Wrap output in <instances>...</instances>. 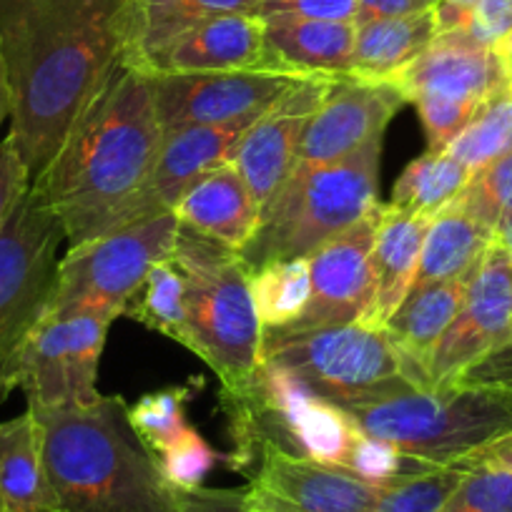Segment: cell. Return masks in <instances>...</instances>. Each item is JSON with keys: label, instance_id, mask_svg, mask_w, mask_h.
I'll return each instance as SVG.
<instances>
[{"label": "cell", "instance_id": "obj_1", "mask_svg": "<svg viewBox=\"0 0 512 512\" xmlns=\"http://www.w3.org/2000/svg\"><path fill=\"white\" fill-rule=\"evenodd\" d=\"M136 0H0V58L11 88V136L31 181L56 161L78 118L128 58Z\"/></svg>", "mask_w": 512, "mask_h": 512}, {"label": "cell", "instance_id": "obj_2", "mask_svg": "<svg viewBox=\"0 0 512 512\" xmlns=\"http://www.w3.org/2000/svg\"><path fill=\"white\" fill-rule=\"evenodd\" d=\"M161 139L151 71L128 58L78 118L46 174L31 181L61 216L68 249L116 231L151 176Z\"/></svg>", "mask_w": 512, "mask_h": 512}, {"label": "cell", "instance_id": "obj_3", "mask_svg": "<svg viewBox=\"0 0 512 512\" xmlns=\"http://www.w3.org/2000/svg\"><path fill=\"white\" fill-rule=\"evenodd\" d=\"M28 410L41 432L51 512H181L179 490L131 425L123 397Z\"/></svg>", "mask_w": 512, "mask_h": 512}, {"label": "cell", "instance_id": "obj_4", "mask_svg": "<svg viewBox=\"0 0 512 512\" xmlns=\"http://www.w3.org/2000/svg\"><path fill=\"white\" fill-rule=\"evenodd\" d=\"M186 284V349L236 392L254 379L262 362V322L251 294V272L236 249L179 226L171 251Z\"/></svg>", "mask_w": 512, "mask_h": 512}, {"label": "cell", "instance_id": "obj_5", "mask_svg": "<svg viewBox=\"0 0 512 512\" xmlns=\"http://www.w3.org/2000/svg\"><path fill=\"white\" fill-rule=\"evenodd\" d=\"M382 141L349 159L297 166L259 214L254 239L239 251L251 274L272 262L309 259L379 204Z\"/></svg>", "mask_w": 512, "mask_h": 512}, {"label": "cell", "instance_id": "obj_6", "mask_svg": "<svg viewBox=\"0 0 512 512\" xmlns=\"http://www.w3.org/2000/svg\"><path fill=\"white\" fill-rule=\"evenodd\" d=\"M362 435L427 465H455L512 435V395L447 384L339 407Z\"/></svg>", "mask_w": 512, "mask_h": 512}, {"label": "cell", "instance_id": "obj_7", "mask_svg": "<svg viewBox=\"0 0 512 512\" xmlns=\"http://www.w3.org/2000/svg\"><path fill=\"white\" fill-rule=\"evenodd\" d=\"M262 362L287 372L309 395L334 407L417 390L402 374V362L384 329L364 324L264 327Z\"/></svg>", "mask_w": 512, "mask_h": 512}, {"label": "cell", "instance_id": "obj_8", "mask_svg": "<svg viewBox=\"0 0 512 512\" xmlns=\"http://www.w3.org/2000/svg\"><path fill=\"white\" fill-rule=\"evenodd\" d=\"M63 241L61 216L31 184L0 229V402L18 387L23 349L51 312Z\"/></svg>", "mask_w": 512, "mask_h": 512}, {"label": "cell", "instance_id": "obj_9", "mask_svg": "<svg viewBox=\"0 0 512 512\" xmlns=\"http://www.w3.org/2000/svg\"><path fill=\"white\" fill-rule=\"evenodd\" d=\"M179 226L174 214H164L68 249L58 264L51 314H96L111 322L126 314L151 267L171 256Z\"/></svg>", "mask_w": 512, "mask_h": 512}, {"label": "cell", "instance_id": "obj_10", "mask_svg": "<svg viewBox=\"0 0 512 512\" xmlns=\"http://www.w3.org/2000/svg\"><path fill=\"white\" fill-rule=\"evenodd\" d=\"M302 78L287 71H211L161 73L151 71L156 118L164 131L184 126L262 118L272 111Z\"/></svg>", "mask_w": 512, "mask_h": 512}, {"label": "cell", "instance_id": "obj_11", "mask_svg": "<svg viewBox=\"0 0 512 512\" xmlns=\"http://www.w3.org/2000/svg\"><path fill=\"white\" fill-rule=\"evenodd\" d=\"M512 339V256L492 241L467 279L465 299L430 357V390L460 379L470 364L480 362Z\"/></svg>", "mask_w": 512, "mask_h": 512}, {"label": "cell", "instance_id": "obj_12", "mask_svg": "<svg viewBox=\"0 0 512 512\" xmlns=\"http://www.w3.org/2000/svg\"><path fill=\"white\" fill-rule=\"evenodd\" d=\"M241 492L254 512H377L382 485L362 480L347 467L262 445L249 487Z\"/></svg>", "mask_w": 512, "mask_h": 512}, {"label": "cell", "instance_id": "obj_13", "mask_svg": "<svg viewBox=\"0 0 512 512\" xmlns=\"http://www.w3.org/2000/svg\"><path fill=\"white\" fill-rule=\"evenodd\" d=\"M405 103V93L395 81L334 78L327 96L304 123L297 166L337 164L364 146L382 141L390 121Z\"/></svg>", "mask_w": 512, "mask_h": 512}, {"label": "cell", "instance_id": "obj_14", "mask_svg": "<svg viewBox=\"0 0 512 512\" xmlns=\"http://www.w3.org/2000/svg\"><path fill=\"white\" fill-rule=\"evenodd\" d=\"M382 201L362 221L309 256L312 292L304 312L287 329L364 324L374 299L372 244Z\"/></svg>", "mask_w": 512, "mask_h": 512}, {"label": "cell", "instance_id": "obj_15", "mask_svg": "<svg viewBox=\"0 0 512 512\" xmlns=\"http://www.w3.org/2000/svg\"><path fill=\"white\" fill-rule=\"evenodd\" d=\"M256 121L259 118H241V121L216 123V126H184L164 131L151 176L146 179L144 189L134 196V201L121 214L116 231L139 224V221L171 214L181 196L201 176L219 169V166L231 164L241 136Z\"/></svg>", "mask_w": 512, "mask_h": 512}, {"label": "cell", "instance_id": "obj_16", "mask_svg": "<svg viewBox=\"0 0 512 512\" xmlns=\"http://www.w3.org/2000/svg\"><path fill=\"white\" fill-rule=\"evenodd\" d=\"M395 83L402 88L407 103L442 98L480 106L510 81L495 48L477 43L462 28H452L440 31L427 51L395 78Z\"/></svg>", "mask_w": 512, "mask_h": 512}, {"label": "cell", "instance_id": "obj_17", "mask_svg": "<svg viewBox=\"0 0 512 512\" xmlns=\"http://www.w3.org/2000/svg\"><path fill=\"white\" fill-rule=\"evenodd\" d=\"M277 71L267 51L264 21L259 16H216L186 28L159 56L149 71L211 73V71Z\"/></svg>", "mask_w": 512, "mask_h": 512}, {"label": "cell", "instance_id": "obj_18", "mask_svg": "<svg viewBox=\"0 0 512 512\" xmlns=\"http://www.w3.org/2000/svg\"><path fill=\"white\" fill-rule=\"evenodd\" d=\"M465 289L467 279L412 289L390 322L384 324V334L402 362V374L417 390H430V357L455 319Z\"/></svg>", "mask_w": 512, "mask_h": 512}, {"label": "cell", "instance_id": "obj_19", "mask_svg": "<svg viewBox=\"0 0 512 512\" xmlns=\"http://www.w3.org/2000/svg\"><path fill=\"white\" fill-rule=\"evenodd\" d=\"M430 221L425 216L405 214L390 204L382 206L372 244L374 299L364 327L384 329L412 292Z\"/></svg>", "mask_w": 512, "mask_h": 512}, {"label": "cell", "instance_id": "obj_20", "mask_svg": "<svg viewBox=\"0 0 512 512\" xmlns=\"http://www.w3.org/2000/svg\"><path fill=\"white\" fill-rule=\"evenodd\" d=\"M267 51L277 71L299 76H352L357 23L262 18Z\"/></svg>", "mask_w": 512, "mask_h": 512}, {"label": "cell", "instance_id": "obj_21", "mask_svg": "<svg viewBox=\"0 0 512 512\" xmlns=\"http://www.w3.org/2000/svg\"><path fill=\"white\" fill-rule=\"evenodd\" d=\"M171 214L181 226L241 251L259 229V206L234 164L201 176Z\"/></svg>", "mask_w": 512, "mask_h": 512}, {"label": "cell", "instance_id": "obj_22", "mask_svg": "<svg viewBox=\"0 0 512 512\" xmlns=\"http://www.w3.org/2000/svg\"><path fill=\"white\" fill-rule=\"evenodd\" d=\"M309 116L272 108L241 136L231 164L254 196L259 214L297 169L299 139Z\"/></svg>", "mask_w": 512, "mask_h": 512}, {"label": "cell", "instance_id": "obj_23", "mask_svg": "<svg viewBox=\"0 0 512 512\" xmlns=\"http://www.w3.org/2000/svg\"><path fill=\"white\" fill-rule=\"evenodd\" d=\"M440 36L437 8L415 16L382 18L357 26L352 76L364 81H395Z\"/></svg>", "mask_w": 512, "mask_h": 512}, {"label": "cell", "instance_id": "obj_24", "mask_svg": "<svg viewBox=\"0 0 512 512\" xmlns=\"http://www.w3.org/2000/svg\"><path fill=\"white\" fill-rule=\"evenodd\" d=\"M0 510L51 512L41 432L31 410L0 422Z\"/></svg>", "mask_w": 512, "mask_h": 512}, {"label": "cell", "instance_id": "obj_25", "mask_svg": "<svg viewBox=\"0 0 512 512\" xmlns=\"http://www.w3.org/2000/svg\"><path fill=\"white\" fill-rule=\"evenodd\" d=\"M492 241L495 234L472 219L457 201H452L430 221L412 289L452 279H470Z\"/></svg>", "mask_w": 512, "mask_h": 512}, {"label": "cell", "instance_id": "obj_26", "mask_svg": "<svg viewBox=\"0 0 512 512\" xmlns=\"http://www.w3.org/2000/svg\"><path fill=\"white\" fill-rule=\"evenodd\" d=\"M472 179V171L457 159H452L447 151L430 154L412 161L397 179L392 189L390 206L405 211L412 216H425L435 219L442 209L452 204L467 181Z\"/></svg>", "mask_w": 512, "mask_h": 512}, {"label": "cell", "instance_id": "obj_27", "mask_svg": "<svg viewBox=\"0 0 512 512\" xmlns=\"http://www.w3.org/2000/svg\"><path fill=\"white\" fill-rule=\"evenodd\" d=\"M186 284L184 274L176 267L174 259H161L146 274V282L128 302L126 314L144 327L176 339L179 344L189 342V327H186Z\"/></svg>", "mask_w": 512, "mask_h": 512}, {"label": "cell", "instance_id": "obj_28", "mask_svg": "<svg viewBox=\"0 0 512 512\" xmlns=\"http://www.w3.org/2000/svg\"><path fill=\"white\" fill-rule=\"evenodd\" d=\"M259 3L262 0H174L171 6L141 13V38L136 58L149 68L151 61L186 28L216 16H256Z\"/></svg>", "mask_w": 512, "mask_h": 512}, {"label": "cell", "instance_id": "obj_29", "mask_svg": "<svg viewBox=\"0 0 512 512\" xmlns=\"http://www.w3.org/2000/svg\"><path fill=\"white\" fill-rule=\"evenodd\" d=\"M512 151V88L507 83L480 103L462 134L447 146V154L475 174Z\"/></svg>", "mask_w": 512, "mask_h": 512}, {"label": "cell", "instance_id": "obj_30", "mask_svg": "<svg viewBox=\"0 0 512 512\" xmlns=\"http://www.w3.org/2000/svg\"><path fill=\"white\" fill-rule=\"evenodd\" d=\"M309 292V259L272 262L251 274V294L262 327L292 324L307 307Z\"/></svg>", "mask_w": 512, "mask_h": 512}, {"label": "cell", "instance_id": "obj_31", "mask_svg": "<svg viewBox=\"0 0 512 512\" xmlns=\"http://www.w3.org/2000/svg\"><path fill=\"white\" fill-rule=\"evenodd\" d=\"M63 319V342H66L68 382H71V405H93L101 400L98 392V362L106 344L111 319L96 314H71Z\"/></svg>", "mask_w": 512, "mask_h": 512}, {"label": "cell", "instance_id": "obj_32", "mask_svg": "<svg viewBox=\"0 0 512 512\" xmlns=\"http://www.w3.org/2000/svg\"><path fill=\"white\" fill-rule=\"evenodd\" d=\"M467 472V457L455 465H430L384 482L377 512H440Z\"/></svg>", "mask_w": 512, "mask_h": 512}, {"label": "cell", "instance_id": "obj_33", "mask_svg": "<svg viewBox=\"0 0 512 512\" xmlns=\"http://www.w3.org/2000/svg\"><path fill=\"white\" fill-rule=\"evenodd\" d=\"M440 512H512V472L485 455L467 457V472Z\"/></svg>", "mask_w": 512, "mask_h": 512}, {"label": "cell", "instance_id": "obj_34", "mask_svg": "<svg viewBox=\"0 0 512 512\" xmlns=\"http://www.w3.org/2000/svg\"><path fill=\"white\" fill-rule=\"evenodd\" d=\"M191 397V387H169V390L151 392L141 397L134 407H128V417L141 440L161 455L166 447L174 445L186 432V402Z\"/></svg>", "mask_w": 512, "mask_h": 512}, {"label": "cell", "instance_id": "obj_35", "mask_svg": "<svg viewBox=\"0 0 512 512\" xmlns=\"http://www.w3.org/2000/svg\"><path fill=\"white\" fill-rule=\"evenodd\" d=\"M457 204L492 234L512 216V151L472 174Z\"/></svg>", "mask_w": 512, "mask_h": 512}, {"label": "cell", "instance_id": "obj_36", "mask_svg": "<svg viewBox=\"0 0 512 512\" xmlns=\"http://www.w3.org/2000/svg\"><path fill=\"white\" fill-rule=\"evenodd\" d=\"M344 467L349 472H354V475L362 477V480L374 482V485H384V482L395 480V477L407 475V472L425 470L430 465L415 460V457L402 455L397 447L387 445V442L374 440V437L357 432L352 447H349L347 460H344Z\"/></svg>", "mask_w": 512, "mask_h": 512}, {"label": "cell", "instance_id": "obj_37", "mask_svg": "<svg viewBox=\"0 0 512 512\" xmlns=\"http://www.w3.org/2000/svg\"><path fill=\"white\" fill-rule=\"evenodd\" d=\"M156 457H159L166 480L176 490H196L204 485L206 475L214 470L216 460H219V455L211 450L209 442L194 427H186L184 435Z\"/></svg>", "mask_w": 512, "mask_h": 512}, {"label": "cell", "instance_id": "obj_38", "mask_svg": "<svg viewBox=\"0 0 512 512\" xmlns=\"http://www.w3.org/2000/svg\"><path fill=\"white\" fill-rule=\"evenodd\" d=\"M417 113H420L422 128L427 136V151L430 154H442L447 146L462 134V128L470 123L480 106L457 101H442V98H420L415 101Z\"/></svg>", "mask_w": 512, "mask_h": 512}, {"label": "cell", "instance_id": "obj_39", "mask_svg": "<svg viewBox=\"0 0 512 512\" xmlns=\"http://www.w3.org/2000/svg\"><path fill=\"white\" fill-rule=\"evenodd\" d=\"M359 0H262L259 18L292 16L307 21H339L357 23Z\"/></svg>", "mask_w": 512, "mask_h": 512}, {"label": "cell", "instance_id": "obj_40", "mask_svg": "<svg viewBox=\"0 0 512 512\" xmlns=\"http://www.w3.org/2000/svg\"><path fill=\"white\" fill-rule=\"evenodd\" d=\"M462 31L482 46L497 48L512 31V0H477L467 11Z\"/></svg>", "mask_w": 512, "mask_h": 512}, {"label": "cell", "instance_id": "obj_41", "mask_svg": "<svg viewBox=\"0 0 512 512\" xmlns=\"http://www.w3.org/2000/svg\"><path fill=\"white\" fill-rule=\"evenodd\" d=\"M31 186V174L23 164L11 136L0 141V229Z\"/></svg>", "mask_w": 512, "mask_h": 512}, {"label": "cell", "instance_id": "obj_42", "mask_svg": "<svg viewBox=\"0 0 512 512\" xmlns=\"http://www.w3.org/2000/svg\"><path fill=\"white\" fill-rule=\"evenodd\" d=\"M455 384H467V387H492V390H502L512 395V339L480 362L470 364L465 372L460 374Z\"/></svg>", "mask_w": 512, "mask_h": 512}, {"label": "cell", "instance_id": "obj_43", "mask_svg": "<svg viewBox=\"0 0 512 512\" xmlns=\"http://www.w3.org/2000/svg\"><path fill=\"white\" fill-rule=\"evenodd\" d=\"M181 512H254L244 502L241 490H216V487H196L179 490Z\"/></svg>", "mask_w": 512, "mask_h": 512}, {"label": "cell", "instance_id": "obj_44", "mask_svg": "<svg viewBox=\"0 0 512 512\" xmlns=\"http://www.w3.org/2000/svg\"><path fill=\"white\" fill-rule=\"evenodd\" d=\"M440 0H359L357 26L369 21H382V18H402L415 16L437 8Z\"/></svg>", "mask_w": 512, "mask_h": 512}, {"label": "cell", "instance_id": "obj_45", "mask_svg": "<svg viewBox=\"0 0 512 512\" xmlns=\"http://www.w3.org/2000/svg\"><path fill=\"white\" fill-rule=\"evenodd\" d=\"M480 455H485V457H490V460L500 462V465L505 467V470L512 472V435L502 437V440H497L495 445L485 447V450H482Z\"/></svg>", "mask_w": 512, "mask_h": 512}, {"label": "cell", "instance_id": "obj_46", "mask_svg": "<svg viewBox=\"0 0 512 512\" xmlns=\"http://www.w3.org/2000/svg\"><path fill=\"white\" fill-rule=\"evenodd\" d=\"M6 118H11V88H8L6 66H3V58H0V126H3Z\"/></svg>", "mask_w": 512, "mask_h": 512}, {"label": "cell", "instance_id": "obj_47", "mask_svg": "<svg viewBox=\"0 0 512 512\" xmlns=\"http://www.w3.org/2000/svg\"><path fill=\"white\" fill-rule=\"evenodd\" d=\"M495 241H497V244L505 246V249L510 251V256H512V216H510V219L502 221L500 226H497Z\"/></svg>", "mask_w": 512, "mask_h": 512}, {"label": "cell", "instance_id": "obj_48", "mask_svg": "<svg viewBox=\"0 0 512 512\" xmlns=\"http://www.w3.org/2000/svg\"><path fill=\"white\" fill-rule=\"evenodd\" d=\"M495 51H497V56H500V61L505 63L507 73H510V68H512V31L507 33V36H505V41H502L500 46L495 48Z\"/></svg>", "mask_w": 512, "mask_h": 512}, {"label": "cell", "instance_id": "obj_49", "mask_svg": "<svg viewBox=\"0 0 512 512\" xmlns=\"http://www.w3.org/2000/svg\"><path fill=\"white\" fill-rule=\"evenodd\" d=\"M171 3H174V0H136V6H139L141 13L156 11V8L171 6Z\"/></svg>", "mask_w": 512, "mask_h": 512}, {"label": "cell", "instance_id": "obj_50", "mask_svg": "<svg viewBox=\"0 0 512 512\" xmlns=\"http://www.w3.org/2000/svg\"><path fill=\"white\" fill-rule=\"evenodd\" d=\"M440 3H450V6H460V8H472L477 0H440Z\"/></svg>", "mask_w": 512, "mask_h": 512}, {"label": "cell", "instance_id": "obj_51", "mask_svg": "<svg viewBox=\"0 0 512 512\" xmlns=\"http://www.w3.org/2000/svg\"><path fill=\"white\" fill-rule=\"evenodd\" d=\"M507 81H510V88H512V68H510V73H507Z\"/></svg>", "mask_w": 512, "mask_h": 512}, {"label": "cell", "instance_id": "obj_52", "mask_svg": "<svg viewBox=\"0 0 512 512\" xmlns=\"http://www.w3.org/2000/svg\"><path fill=\"white\" fill-rule=\"evenodd\" d=\"M0 512H3V510H0Z\"/></svg>", "mask_w": 512, "mask_h": 512}]
</instances>
